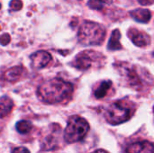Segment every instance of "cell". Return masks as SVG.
<instances>
[{
    "instance_id": "cell-3",
    "label": "cell",
    "mask_w": 154,
    "mask_h": 153,
    "mask_svg": "<svg viewBox=\"0 0 154 153\" xmlns=\"http://www.w3.org/2000/svg\"><path fill=\"white\" fill-rule=\"evenodd\" d=\"M133 104L125 99L113 103L105 114L106 120L112 125H117L128 121L134 115Z\"/></svg>"
},
{
    "instance_id": "cell-2",
    "label": "cell",
    "mask_w": 154,
    "mask_h": 153,
    "mask_svg": "<svg viewBox=\"0 0 154 153\" xmlns=\"http://www.w3.org/2000/svg\"><path fill=\"white\" fill-rule=\"evenodd\" d=\"M105 36V28L95 22H83L78 32L79 41L83 45H100Z\"/></svg>"
},
{
    "instance_id": "cell-1",
    "label": "cell",
    "mask_w": 154,
    "mask_h": 153,
    "mask_svg": "<svg viewBox=\"0 0 154 153\" xmlns=\"http://www.w3.org/2000/svg\"><path fill=\"white\" fill-rule=\"evenodd\" d=\"M74 87L60 78L43 81L37 89L39 98L46 104H60L71 99Z\"/></svg>"
},
{
    "instance_id": "cell-10",
    "label": "cell",
    "mask_w": 154,
    "mask_h": 153,
    "mask_svg": "<svg viewBox=\"0 0 154 153\" xmlns=\"http://www.w3.org/2000/svg\"><path fill=\"white\" fill-rule=\"evenodd\" d=\"M56 127L53 128V131L45 137L44 142L42 143V148L46 151H50L52 150L54 148L57 147V145L59 144V134L60 132L61 131V128H60L59 125H55Z\"/></svg>"
},
{
    "instance_id": "cell-13",
    "label": "cell",
    "mask_w": 154,
    "mask_h": 153,
    "mask_svg": "<svg viewBox=\"0 0 154 153\" xmlns=\"http://www.w3.org/2000/svg\"><path fill=\"white\" fill-rule=\"evenodd\" d=\"M13 107H14V102L10 97L6 96L1 97L0 98V118H4L7 116L11 113Z\"/></svg>"
},
{
    "instance_id": "cell-18",
    "label": "cell",
    "mask_w": 154,
    "mask_h": 153,
    "mask_svg": "<svg viewBox=\"0 0 154 153\" xmlns=\"http://www.w3.org/2000/svg\"><path fill=\"white\" fill-rule=\"evenodd\" d=\"M9 6L11 7L12 10L17 11L20 10L23 7V3L21 0H12L9 4Z\"/></svg>"
},
{
    "instance_id": "cell-16",
    "label": "cell",
    "mask_w": 154,
    "mask_h": 153,
    "mask_svg": "<svg viewBox=\"0 0 154 153\" xmlns=\"http://www.w3.org/2000/svg\"><path fill=\"white\" fill-rule=\"evenodd\" d=\"M15 127H16V130L19 133L25 134V133H28L32 130V125L31 122L26 121V120H22L16 124Z\"/></svg>"
},
{
    "instance_id": "cell-20",
    "label": "cell",
    "mask_w": 154,
    "mask_h": 153,
    "mask_svg": "<svg viewBox=\"0 0 154 153\" xmlns=\"http://www.w3.org/2000/svg\"><path fill=\"white\" fill-rule=\"evenodd\" d=\"M12 153H30L29 150L24 147H18L12 151Z\"/></svg>"
},
{
    "instance_id": "cell-9",
    "label": "cell",
    "mask_w": 154,
    "mask_h": 153,
    "mask_svg": "<svg viewBox=\"0 0 154 153\" xmlns=\"http://www.w3.org/2000/svg\"><path fill=\"white\" fill-rule=\"evenodd\" d=\"M153 144L150 142H137L128 145L125 153H153Z\"/></svg>"
},
{
    "instance_id": "cell-5",
    "label": "cell",
    "mask_w": 154,
    "mask_h": 153,
    "mask_svg": "<svg viewBox=\"0 0 154 153\" xmlns=\"http://www.w3.org/2000/svg\"><path fill=\"white\" fill-rule=\"evenodd\" d=\"M100 55L94 50H85L82 52H79L71 62L72 66L79 70H87L89 68L92 67L94 62H97V60L103 59V56L100 58H97V56Z\"/></svg>"
},
{
    "instance_id": "cell-7",
    "label": "cell",
    "mask_w": 154,
    "mask_h": 153,
    "mask_svg": "<svg viewBox=\"0 0 154 153\" xmlns=\"http://www.w3.org/2000/svg\"><path fill=\"white\" fill-rule=\"evenodd\" d=\"M51 60V55L44 50H40L31 55L32 67L34 69H41L45 68Z\"/></svg>"
},
{
    "instance_id": "cell-11",
    "label": "cell",
    "mask_w": 154,
    "mask_h": 153,
    "mask_svg": "<svg viewBox=\"0 0 154 153\" xmlns=\"http://www.w3.org/2000/svg\"><path fill=\"white\" fill-rule=\"evenodd\" d=\"M131 16L137 22L140 23H148L151 18H152V13L149 9H145V8H139V9H135L130 12Z\"/></svg>"
},
{
    "instance_id": "cell-22",
    "label": "cell",
    "mask_w": 154,
    "mask_h": 153,
    "mask_svg": "<svg viewBox=\"0 0 154 153\" xmlns=\"http://www.w3.org/2000/svg\"><path fill=\"white\" fill-rule=\"evenodd\" d=\"M100 2H102L103 4L105 3V4H107V5H109V4H111L112 3V0H99Z\"/></svg>"
},
{
    "instance_id": "cell-24",
    "label": "cell",
    "mask_w": 154,
    "mask_h": 153,
    "mask_svg": "<svg viewBox=\"0 0 154 153\" xmlns=\"http://www.w3.org/2000/svg\"><path fill=\"white\" fill-rule=\"evenodd\" d=\"M0 8H1V4H0Z\"/></svg>"
},
{
    "instance_id": "cell-17",
    "label": "cell",
    "mask_w": 154,
    "mask_h": 153,
    "mask_svg": "<svg viewBox=\"0 0 154 153\" xmlns=\"http://www.w3.org/2000/svg\"><path fill=\"white\" fill-rule=\"evenodd\" d=\"M88 5L89 6V8L94 10H101L104 6L103 3L100 2L99 0H89Z\"/></svg>"
},
{
    "instance_id": "cell-8",
    "label": "cell",
    "mask_w": 154,
    "mask_h": 153,
    "mask_svg": "<svg viewBox=\"0 0 154 153\" xmlns=\"http://www.w3.org/2000/svg\"><path fill=\"white\" fill-rule=\"evenodd\" d=\"M128 36L136 46H140V47L147 46L152 41V39L149 34H147L146 32L138 31L137 29H134V28L129 30Z\"/></svg>"
},
{
    "instance_id": "cell-15",
    "label": "cell",
    "mask_w": 154,
    "mask_h": 153,
    "mask_svg": "<svg viewBox=\"0 0 154 153\" xmlns=\"http://www.w3.org/2000/svg\"><path fill=\"white\" fill-rule=\"evenodd\" d=\"M111 87H112V82L111 81H109V80L103 81L95 91L94 95H95L96 98L100 99V98L105 97L106 96L107 92L109 91V89L111 88Z\"/></svg>"
},
{
    "instance_id": "cell-19",
    "label": "cell",
    "mask_w": 154,
    "mask_h": 153,
    "mask_svg": "<svg viewBox=\"0 0 154 153\" xmlns=\"http://www.w3.org/2000/svg\"><path fill=\"white\" fill-rule=\"evenodd\" d=\"M11 41V37L8 33H4L0 35V44L1 45H7Z\"/></svg>"
},
{
    "instance_id": "cell-23",
    "label": "cell",
    "mask_w": 154,
    "mask_h": 153,
    "mask_svg": "<svg viewBox=\"0 0 154 153\" xmlns=\"http://www.w3.org/2000/svg\"><path fill=\"white\" fill-rule=\"evenodd\" d=\"M92 153H108L107 151H104V150H97V151H94V152Z\"/></svg>"
},
{
    "instance_id": "cell-14",
    "label": "cell",
    "mask_w": 154,
    "mask_h": 153,
    "mask_svg": "<svg viewBox=\"0 0 154 153\" xmlns=\"http://www.w3.org/2000/svg\"><path fill=\"white\" fill-rule=\"evenodd\" d=\"M120 38H121V32L118 29H116L113 31L111 37L109 39L107 49L109 50H118L122 49V45L120 43Z\"/></svg>"
},
{
    "instance_id": "cell-21",
    "label": "cell",
    "mask_w": 154,
    "mask_h": 153,
    "mask_svg": "<svg viewBox=\"0 0 154 153\" xmlns=\"http://www.w3.org/2000/svg\"><path fill=\"white\" fill-rule=\"evenodd\" d=\"M138 2L143 5H150L153 3V0H138Z\"/></svg>"
},
{
    "instance_id": "cell-12",
    "label": "cell",
    "mask_w": 154,
    "mask_h": 153,
    "mask_svg": "<svg viewBox=\"0 0 154 153\" xmlns=\"http://www.w3.org/2000/svg\"><path fill=\"white\" fill-rule=\"evenodd\" d=\"M23 68L21 66H15L13 67L11 69H9L8 70H6L4 74V79H5L6 81H10V82H14L17 81L21 76L23 73Z\"/></svg>"
},
{
    "instance_id": "cell-4",
    "label": "cell",
    "mask_w": 154,
    "mask_h": 153,
    "mask_svg": "<svg viewBox=\"0 0 154 153\" xmlns=\"http://www.w3.org/2000/svg\"><path fill=\"white\" fill-rule=\"evenodd\" d=\"M89 124L80 116H72L69 118L67 127L64 131V140L68 143L80 142L88 133Z\"/></svg>"
},
{
    "instance_id": "cell-6",
    "label": "cell",
    "mask_w": 154,
    "mask_h": 153,
    "mask_svg": "<svg viewBox=\"0 0 154 153\" xmlns=\"http://www.w3.org/2000/svg\"><path fill=\"white\" fill-rule=\"evenodd\" d=\"M119 70L121 74L127 80L128 84H130L134 87H139L143 84V78L141 77L140 69H136L134 66L123 64L119 66Z\"/></svg>"
}]
</instances>
